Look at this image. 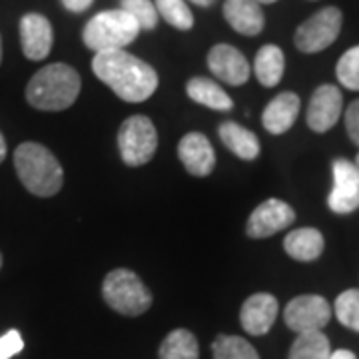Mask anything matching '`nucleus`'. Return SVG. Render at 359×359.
<instances>
[{
    "mask_svg": "<svg viewBox=\"0 0 359 359\" xmlns=\"http://www.w3.org/2000/svg\"><path fill=\"white\" fill-rule=\"evenodd\" d=\"M92 70L116 96L132 104L148 100L158 88V74L152 66L126 50L96 52Z\"/></svg>",
    "mask_w": 359,
    "mask_h": 359,
    "instance_id": "nucleus-1",
    "label": "nucleus"
},
{
    "mask_svg": "<svg viewBox=\"0 0 359 359\" xmlns=\"http://www.w3.org/2000/svg\"><path fill=\"white\" fill-rule=\"evenodd\" d=\"M82 88L80 74L72 66L56 62L40 68L26 86V100L42 112H60L76 102Z\"/></svg>",
    "mask_w": 359,
    "mask_h": 359,
    "instance_id": "nucleus-2",
    "label": "nucleus"
},
{
    "mask_svg": "<svg viewBox=\"0 0 359 359\" xmlns=\"http://www.w3.org/2000/svg\"><path fill=\"white\" fill-rule=\"evenodd\" d=\"M14 168L26 190L40 198L58 194L65 184L60 162L39 142H25L14 150Z\"/></svg>",
    "mask_w": 359,
    "mask_h": 359,
    "instance_id": "nucleus-3",
    "label": "nucleus"
},
{
    "mask_svg": "<svg viewBox=\"0 0 359 359\" xmlns=\"http://www.w3.org/2000/svg\"><path fill=\"white\" fill-rule=\"evenodd\" d=\"M138 32V22L128 13L118 8L92 16L82 30V40L94 52L124 50V46L136 40Z\"/></svg>",
    "mask_w": 359,
    "mask_h": 359,
    "instance_id": "nucleus-4",
    "label": "nucleus"
},
{
    "mask_svg": "<svg viewBox=\"0 0 359 359\" xmlns=\"http://www.w3.org/2000/svg\"><path fill=\"white\" fill-rule=\"evenodd\" d=\"M102 295L110 308L128 318L142 316L152 306L150 290L134 271L124 268L112 269L104 278Z\"/></svg>",
    "mask_w": 359,
    "mask_h": 359,
    "instance_id": "nucleus-5",
    "label": "nucleus"
},
{
    "mask_svg": "<svg viewBox=\"0 0 359 359\" xmlns=\"http://www.w3.org/2000/svg\"><path fill=\"white\" fill-rule=\"evenodd\" d=\"M158 148V132L150 118L146 116H130L122 122L118 132V150L126 166H144L156 154Z\"/></svg>",
    "mask_w": 359,
    "mask_h": 359,
    "instance_id": "nucleus-6",
    "label": "nucleus"
},
{
    "mask_svg": "<svg viewBox=\"0 0 359 359\" xmlns=\"http://www.w3.org/2000/svg\"><path fill=\"white\" fill-rule=\"evenodd\" d=\"M341 22H344V16H341L339 8H335V6L321 8L320 13L313 14L295 30L294 40L297 50L306 52V54L325 50L339 36Z\"/></svg>",
    "mask_w": 359,
    "mask_h": 359,
    "instance_id": "nucleus-7",
    "label": "nucleus"
},
{
    "mask_svg": "<svg viewBox=\"0 0 359 359\" xmlns=\"http://www.w3.org/2000/svg\"><path fill=\"white\" fill-rule=\"evenodd\" d=\"M283 320L295 334L321 332L332 320V306L321 295H299L285 306Z\"/></svg>",
    "mask_w": 359,
    "mask_h": 359,
    "instance_id": "nucleus-8",
    "label": "nucleus"
},
{
    "mask_svg": "<svg viewBox=\"0 0 359 359\" xmlns=\"http://www.w3.org/2000/svg\"><path fill=\"white\" fill-rule=\"evenodd\" d=\"M294 219L295 212L292 205L271 198V200L262 202L252 212L248 226H245V233L254 240H264V238H269L278 231L285 230L287 226H292Z\"/></svg>",
    "mask_w": 359,
    "mask_h": 359,
    "instance_id": "nucleus-9",
    "label": "nucleus"
},
{
    "mask_svg": "<svg viewBox=\"0 0 359 359\" xmlns=\"http://www.w3.org/2000/svg\"><path fill=\"white\" fill-rule=\"evenodd\" d=\"M327 205L335 214H351L359 208V168L346 158L334 162V190Z\"/></svg>",
    "mask_w": 359,
    "mask_h": 359,
    "instance_id": "nucleus-10",
    "label": "nucleus"
},
{
    "mask_svg": "<svg viewBox=\"0 0 359 359\" xmlns=\"http://www.w3.org/2000/svg\"><path fill=\"white\" fill-rule=\"evenodd\" d=\"M344 108V96L334 84H323L311 94L308 106V126L313 132H327L337 124Z\"/></svg>",
    "mask_w": 359,
    "mask_h": 359,
    "instance_id": "nucleus-11",
    "label": "nucleus"
},
{
    "mask_svg": "<svg viewBox=\"0 0 359 359\" xmlns=\"http://www.w3.org/2000/svg\"><path fill=\"white\" fill-rule=\"evenodd\" d=\"M208 68L218 80L230 86H242L250 78V62L230 44H216L208 52Z\"/></svg>",
    "mask_w": 359,
    "mask_h": 359,
    "instance_id": "nucleus-12",
    "label": "nucleus"
},
{
    "mask_svg": "<svg viewBox=\"0 0 359 359\" xmlns=\"http://www.w3.org/2000/svg\"><path fill=\"white\" fill-rule=\"evenodd\" d=\"M20 42L28 60H44L50 54L54 42L50 20L36 13L25 14L20 20Z\"/></svg>",
    "mask_w": 359,
    "mask_h": 359,
    "instance_id": "nucleus-13",
    "label": "nucleus"
},
{
    "mask_svg": "<svg viewBox=\"0 0 359 359\" xmlns=\"http://www.w3.org/2000/svg\"><path fill=\"white\" fill-rule=\"evenodd\" d=\"M178 156L184 168L188 170V174L198 176V178L212 174V170L216 166L214 146L200 132H190L180 140Z\"/></svg>",
    "mask_w": 359,
    "mask_h": 359,
    "instance_id": "nucleus-14",
    "label": "nucleus"
},
{
    "mask_svg": "<svg viewBox=\"0 0 359 359\" xmlns=\"http://www.w3.org/2000/svg\"><path fill=\"white\" fill-rule=\"evenodd\" d=\"M278 318V299L271 294L250 295L240 311V323L250 335H266Z\"/></svg>",
    "mask_w": 359,
    "mask_h": 359,
    "instance_id": "nucleus-15",
    "label": "nucleus"
},
{
    "mask_svg": "<svg viewBox=\"0 0 359 359\" xmlns=\"http://www.w3.org/2000/svg\"><path fill=\"white\" fill-rule=\"evenodd\" d=\"M224 18L236 32L244 36H256L266 25L264 11L257 0H226Z\"/></svg>",
    "mask_w": 359,
    "mask_h": 359,
    "instance_id": "nucleus-16",
    "label": "nucleus"
},
{
    "mask_svg": "<svg viewBox=\"0 0 359 359\" xmlns=\"http://www.w3.org/2000/svg\"><path fill=\"white\" fill-rule=\"evenodd\" d=\"M299 96L294 92H282L266 106L262 114V124L269 134H283L294 126L299 114Z\"/></svg>",
    "mask_w": 359,
    "mask_h": 359,
    "instance_id": "nucleus-17",
    "label": "nucleus"
},
{
    "mask_svg": "<svg viewBox=\"0 0 359 359\" xmlns=\"http://www.w3.org/2000/svg\"><path fill=\"white\" fill-rule=\"evenodd\" d=\"M323 236L316 228H299L290 231L283 240V248L287 256L297 262H313L323 254Z\"/></svg>",
    "mask_w": 359,
    "mask_h": 359,
    "instance_id": "nucleus-18",
    "label": "nucleus"
},
{
    "mask_svg": "<svg viewBox=\"0 0 359 359\" xmlns=\"http://www.w3.org/2000/svg\"><path fill=\"white\" fill-rule=\"evenodd\" d=\"M218 134L224 146L242 160H254L259 154V140L252 130L244 128L236 122H224Z\"/></svg>",
    "mask_w": 359,
    "mask_h": 359,
    "instance_id": "nucleus-19",
    "label": "nucleus"
},
{
    "mask_svg": "<svg viewBox=\"0 0 359 359\" xmlns=\"http://www.w3.org/2000/svg\"><path fill=\"white\" fill-rule=\"evenodd\" d=\"M186 92H188V96L192 98L194 102L208 106L212 110L224 112V110L233 108V102H231L230 96L226 94V90L222 88L219 84H216L214 80H210V78H190L188 84H186Z\"/></svg>",
    "mask_w": 359,
    "mask_h": 359,
    "instance_id": "nucleus-20",
    "label": "nucleus"
},
{
    "mask_svg": "<svg viewBox=\"0 0 359 359\" xmlns=\"http://www.w3.org/2000/svg\"><path fill=\"white\" fill-rule=\"evenodd\" d=\"M283 68H285V58H283V52L280 46L266 44L257 50L254 72H256L262 86H266V88L278 86L283 76Z\"/></svg>",
    "mask_w": 359,
    "mask_h": 359,
    "instance_id": "nucleus-21",
    "label": "nucleus"
},
{
    "mask_svg": "<svg viewBox=\"0 0 359 359\" xmlns=\"http://www.w3.org/2000/svg\"><path fill=\"white\" fill-rule=\"evenodd\" d=\"M160 359H200V346L192 332L174 330L160 346Z\"/></svg>",
    "mask_w": 359,
    "mask_h": 359,
    "instance_id": "nucleus-22",
    "label": "nucleus"
},
{
    "mask_svg": "<svg viewBox=\"0 0 359 359\" xmlns=\"http://www.w3.org/2000/svg\"><path fill=\"white\" fill-rule=\"evenodd\" d=\"M332 346L321 332H306L295 337L287 359H330Z\"/></svg>",
    "mask_w": 359,
    "mask_h": 359,
    "instance_id": "nucleus-23",
    "label": "nucleus"
},
{
    "mask_svg": "<svg viewBox=\"0 0 359 359\" xmlns=\"http://www.w3.org/2000/svg\"><path fill=\"white\" fill-rule=\"evenodd\" d=\"M212 353L214 359H259L256 347L238 335H218Z\"/></svg>",
    "mask_w": 359,
    "mask_h": 359,
    "instance_id": "nucleus-24",
    "label": "nucleus"
},
{
    "mask_svg": "<svg viewBox=\"0 0 359 359\" xmlns=\"http://www.w3.org/2000/svg\"><path fill=\"white\" fill-rule=\"evenodd\" d=\"M158 16H162L168 25H172L178 30H190L194 26L192 11L184 0H156Z\"/></svg>",
    "mask_w": 359,
    "mask_h": 359,
    "instance_id": "nucleus-25",
    "label": "nucleus"
},
{
    "mask_svg": "<svg viewBox=\"0 0 359 359\" xmlns=\"http://www.w3.org/2000/svg\"><path fill=\"white\" fill-rule=\"evenodd\" d=\"M335 316L341 325L359 334V290H347L335 299Z\"/></svg>",
    "mask_w": 359,
    "mask_h": 359,
    "instance_id": "nucleus-26",
    "label": "nucleus"
},
{
    "mask_svg": "<svg viewBox=\"0 0 359 359\" xmlns=\"http://www.w3.org/2000/svg\"><path fill=\"white\" fill-rule=\"evenodd\" d=\"M120 8L138 22L140 30H154L158 26L160 16H158L154 2L150 0H120Z\"/></svg>",
    "mask_w": 359,
    "mask_h": 359,
    "instance_id": "nucleus-27",
    "label": "nucleus"
},
{
    "mask_svg": "<svg viewBox=\"0 0 359 359\" xmlns=\"http://www.w3.org/2000/svg\"><path fill=\"white\" fill-rule=\"evenodd\" d=\"M337 80L347 90H359V46H353L337 62Z\"/></svg>",
    "mask_w": 359,
    "mask_h": 359,
    "instance_id": "nucleus-28",
    "label": "nucleus"
},
{
    "mask_svg": "<svg viewBox=\"0 0 359 359\" xmlns=\"http://www.w3.org/2000/svg\"><path fill=\"white\" fill-rule=\"evenodd\" d=\"M25 349V339L18 330H11L0 335V359H11Z\"/></svg>",
    "mask_w": 359,
    "mask_h": 359,
    "instance_id": "nucleus-29",
    "label": "nucleus"
},
{
    "mask_svg": "<svg viewBox=\"0 0 359 359\" xmlns=\"http://www.w3.org/2000/svg\"><path fill=\"white\" fill-rule=\"evenodd\" d=\"M346 128L349 140L359 148V98L349 104V108L346 110Z\"/></svg>",
    "mask_w": 359,
    "mask_h": 359,
    "instance_id": "nucleus-30",
    "label": "nucleus"
},
{
    "mask_svg": "<svg viewBox=\"0 0 359 359\" xmlns=\"http://www.w3.org/2000/svg\"><path fill=\"white\" fill-rule=\"evenodd\" d=\"M92 2L94 0H62L65 8L70 11V13H84V11H88L90 6H92Z\"/></svg>",
    "mask_w": 359,
    "mask_h": 359,
    "instance_id": "nucleus-31",
    "label": "nucleus"
},
{
    "mask_svg": "<svg viewBox=\"0 0 359 359\" xmlns=\"http://www.w3.org/2000/svg\"><path fill=\"white\" fill-rule=\"evenodd\" d=\"M330 359H358V358H355V353H353V351H349V349H337V351H332Z\"/></svg>",
    "mask_w": 359,
    "mask_h": 359,
    "instance_id": "nucleus-32",
    "label": "nucleus"
},
{
    "mask_svg": "<svg viewBox=\"0 0 359 359\" xmlns=\"http://www.w3.org/2000/svg\"><path fill=\"white\" fill-rule=\"evenodd\" d=\"M6 158V142H4V136L0 134V162Z\"/></svg>",
    "mask_w": 359,
    "mask_h": 359,
    "instance_id": "nucleus-33",
    "label": "nucleus"
},
{
    "mask_svg": "<svg viewBox=\"0 0 359 359\" xmlns=\"http://www.w3.org/2000/svg\"><path fill=\"white\" fill-rule=\"evenodd\" d=\"M194 4H198V6H204V8H208V6H212L216 0H192Z\"/></svg>",
    "mask_w": 359,
    "mask_h": 359,
    "instance_id": "nucleus-34",
    "label": "nucleus"
},
{
    "mask_svg": "<svg viewBox=\"0 0 359 359\" xmlns=\"http://www.w3.org/2000/svg\"><path fill=\"white\" fill-rule=\"evenodd\" d=\"M257 2H259V4H273L276 0H257Z\"/></svg>",
    "mask_w": 359,
    "mask_h": 359,
    "instance_id": "nucleus-35",
    "label": "nucleus"
},
{
    "mask_svg": "<svg viewBox=\"0 0 359 359\" xmlns=\"http://www.w3.org/2000/svg\"><path fill=\"white\" fill-rule=\"evenodd\" d=\"M0 62H2V39H0Z\"/></svg>",
    "mask_w": 359,
    "mask_h": 359,
    "instance_id": "nucleus-36",
    "label": "nucleus"
},
{
    "mask_svg": "<svg viewBox=\"0 0 359 359\" xmlns=\"http://www.w3.org/2000/svg\"><path fill=\"white\" fill-rule=\"evenodd\" d=\"M355 166L359 168V154H358V158H355Z\"/></svg>",
    "mask_w": 359,
    "mask_h": 359,
    "instance_id": "nucleus-37",
    "label": "nucleus"
},
{
    "mask_svg": "<svg viewBox=\"0 0 359 359\" xmlns=\"http://www.w3.org/2000/svg\"><path fill=\"white\" fill-rule=\"evenodd\" d=\"M0 268H2V254H0Z\"/></svg>",
    "mask_w": 359,
    "mask_h": 359,
    "instance_id": "nucleus-38",
    "label": "nucleus"
}]
</instances>
